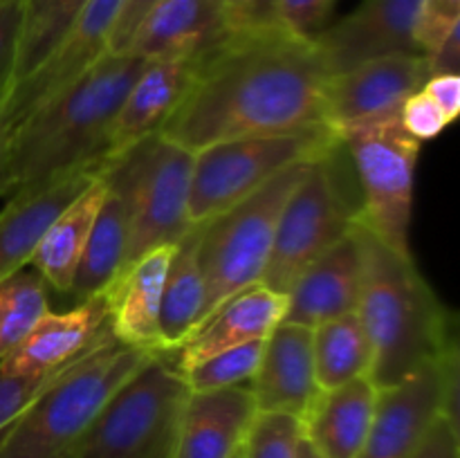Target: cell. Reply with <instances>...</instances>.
Segmentation results:
<instances>
[{"label":"cell","instance_id":"1","mask_svg":"<svg viewBox=\"0 0 460 458\" xmlns=\"http://www.w3.org/2000/svg\"><path fill=\"white\" fill-rule=\"evenodd\" d=\"M331 79L314 39L283 25L236 27L202 54L160 135L187 151L247 135L326 124Z\"/></svg>","mask_w":460,"mask_h":458},{"label":"cell","instance_id":"2","mask_svg":"<svg viewBox=\"0 0 460 458\" xmlns=\"http://www.w3.org/2000/svg\"><path fill=\"white\" fill-rule=\"evenodd\" d=\"M144 63L130 52L103 54L75 84L12 126L3 173L7 198L79 166H102L112 121Z\"/></svg>","mask_w":460,"mask_h":458},{"label":"cell","instance_id":"3","mask_svg":"<svg viewBox=\"0 0 460 458\" xmlns=\"http://www.w3.org/2000/svg\"><path fill=\"white\" fill-rule=\"evenodd\" d=\"M362 245V295L358 317L373 350L371 380L395 384L427 362L458 348L456 321L416 268L355 220Z\"/></svg>","mask_w":460,"mask_h":458},{"label":"cell","instance_id":"4","mask_svg":"<svg viewBox=\"0 0 460 458\" xmlns=\"http://www.w3.org/2000/svg\"><path fill=\"white\" fill-rule=\"evenodd\" d=\"M157 353L108 337L57 373L0 434V458H66L112 393Z\"/></svg>","mask_w":460,"mask_h":458},{"label":"cell","instance_id":"5","mask_svg":"<svg viewBox=\"0 0 460 458\" xmlns=\"http://www.w3.org/2000/svg\"><path fill=\"white\" fill-rule=\"evenodd\" d=\"M341 146L326 124L247 135L193 153L189 220L209 223L296 164L319 162Z\"/></svg>","mask_w":460,"mask_h":458},{"label":"cell","instance_id":"6","mask_svg":"<svg viewBox=\"0 0 460 458\" xmlns=\"http://www.w3.org/2000/svg\"><path fill=\"white\" fill-rule=\"evenodd\" d=\"M310 164L290 166L232 209L200 225L198 259L205 304L198 328L225 301L261 283L272 254L279 216Z\"/></svg>","mask_w":460,"mask_h":458},{"label":"cell","instance_id":"7","mask_svg":"<svg viewBox=\"0 0 460 458\" xmlns=\"http://www.w3.org/2000/svg\"><path fill=\"white\" fill-rule=\"evenodd\" d=\"M187 393L169 353L153 355L108 398L66 458H169Z\"/></svg>","mask_w":460,"mask_h":458},{"label":"cell","instance_id":"8","mask_svg":"<svg viewBox=\"0 0 460 458\" xmlns=\"http://www.w3.org/2000/svg\"><path fill=\"white\" fill-rule=\"evenodd\" d=\"M340 142L349 148L362 184L359 223L395 254L413 259L409 229L420 142L409 137L398 119L350 128Z\"/></svg>","mask_w":460,"mask_h":458},{"label":"cell","instance_id":"9","mask_svg":"<svg viewBox=\"0 0 460 458\" xmlns=\"http://www.w3.org/2000/svg\"><path fill=\"white\" fill-rule=\"evenodd\" d=\"M358 214L337 180L335 153L313 162L283 205L261 286L288 295L319 256L349 236Z\"/></svg>","mask_w":460,"mask_h":458},{"label":"cell","instance_id":"10","mask_svg":"<svg viewBox=\"0 0 460 458\" xmlns=\"http://www.w3.org/2000/svg\"><path fill=\"white\" fill-rule=\"evenodd\" d=\"M121 155L128 162L133 200L128 247L121 263L126 268L155 247L175 245L193 227L189 220L193 153L153 135Z\"/></svg>","mask_w":460,"mask_h":458},{"label":"cell","instance_id":"11","mask_svg":"<svg viewBox=\"0 0 460 458\" xmlns=\"http://www.w3.org/2000/svg\"><path fill=\"white\" fill-rule=\"evenodd\" d=\"M438 416L458 425V348L380 389L358 458H411Z\"/></svg>","mask_w":460,"mask_h":458},{"label":"cell","instance_id":"12","mask_svg":"<svg viewBox=\"0 0 460 458\" xmlns=\"http://www.w3.org/2000/svg\"><path fill=\"white\" fill-rule=\"evenodd\" d=\"M124 0H90L72 21L66 34L57 40L48 57L27 76L7 85L0 92L4 117L16 126L58 92L75 84L103 54H108L112 27H115Z\"/></svg>","mask_w":460,"mask_h":458},{"label":"cell","instance_id":"13","mask_svg":"<svg viewBox=\"0 0 460 458\" xmlns=\"http://www.w3.org/2000/svg\"><path fill=\"white\" fill-rule=\"evenodd\" d=\"M429 79L425 54H391L331 75L323 121L341 133L398 119L400 108Z\"/></svg>","mask_w":460,"mask_h":458},{"label":"cell","instance_id":"14","mask_svg":"<svg viewBox=\"0 0 460 458\" xmlns=\"http://www.w3.org/2000/svg\"><path fill=\"white\" fill-rule=\"evenodd\" d=\"M422 0H362L358 9L313 36L331 75L391 54H422L416 25Z\"/></svg>","mask_w":460,"mask_h":458},{"label":"cell","instance_id":"15","mask_svg":"<svg viewBox=\"0 0 460 458\" xmlns=\"http://www.w3.org/2000/svg\"><path fill=\"white\" fill-rule=\"evenodd\" d=\"M111 335L108 308L102 295L76 301L66 313L48 310L25 339L0 359L4 375H48L57 373L102 344Z\"/></svg>","mask_w":460,"mask_h":458},{"label":"cell","instance_id":"16","mask_svg":"<svg viewBox=\"0 0 460 458\" xmlns=\"http://www.w3.org/2000/svg\"><path fill=\"white\" fill-rule=\"evenodd\" d=\"M259 413H288L305 422L319 389L313 357V328L281 321L268 335L250 382Z\"/></svg>","mask_w":460,"mask_h":458},{"label":"cell","instance_id":"17","mask_svg":"<svg viewBox=\"0 0 460 458\" xmlns=\"http://www.w3.org/2000/svg\"><path fill=\"white\" fill-rule=\"evenodd\" d=\"M173 250L175 245H162L146 251L121 268L106 290L99 292L106 301L111 335L119 344L148 353H166L160 313Z\"/></svg>","mask_w":460,"mask_h":458},{"label":"cell","instance_id":"18","mask_svg":"<svg viewBox=\"0 0 460 458\" xmlns=\"http://www.w3.org/2000/svg\"><path fill=\"white\" fill-rule=\"evenodd\" d=\"M254 416L250 384L189 391L175 420L169 458H234Z\"/></svg>","mask_w":460,"mask_h":458},{"label":"cell","instance_id":"19","mask_svg":"<svg viewBox=\"0 0 460 458\" xmlns=\"http://www.w3.org/2000/svg\"><path fill=\"white\" fill-rule=\"evenodd\" d=\"M234 27L223 0H157L142 18L126 52L151 58H200Z\"/></svg>","mask_w":460,"mask_h":458},{"label":"cell","instance_id":"20","mask_svg":"<svg viewBox=\"0 0 460 458\" xmlns=\"http://www.w3.org/2000/svg\"><path fill=\"white\" fill-rule=\"evenodd\" d=\"M362 245L355 225L349 236L319 256L288 292L283 321L314 328L328 319L358 313L362 295Z\"/></svg>","mask_w":460,"mask_h":458},{"label":"cell","instance_id":"21","mask_svg":"<svg viewBox=\"0 0 460 458\" xmlns=\"http://www.w3.org/2000/svg\"><path fill=\"white\" fill-rule=\"evenodd\" d=\"M198 58H151L126 92L112 121L106 160L160 135L191 85Z\"/></svg>","mask_w":460,"mask_h":458},{"label":"cell","instance_id":"22","mask_svg":"<svg viewBox=\"0 0 460 458\" xmlns=\"http://www.w3.org/2000/svg\"><path fill=\"white\" fill-rule=\"evenodd\" d=\"M286 310V295L256 283L211 313L200 328H196L178 348L171 350V362L180 373H184L193 364L216 353L250 341L268 339L270 332L283 321Z\"/></svg>","mask_w":460,"mask_h":458},{"label":"cell","instance_id":"23","mask_svg":"<svg viewBox=\"0 0 460 458\" xmlns=\"http://www.w3.org/2000/svg\"><path fill=\"white\" fill-rule=\"evenodd\" d=\"M102 175L106 191L72 283L70 295L75 296V304L106 290L108 283L119 272L128 247L133 200H130V171L126 157L119 153L103 162Z\"/></svg>","mask_w":460,"mask_h":458},{"label":"cell","instance_id":"24","mask_svg":"<svg viewBox=\"0 0 460 458\" xmlns=\"http://www.w3.org/2000/svg\"><path fill=\"white\" fill-rule=\"evenodd\" d=\"M102 166H79L9 196L0 211V283L30 265L36 242L49 220L93 182Z\"/></svg>","mask_w":460,"mask_h":458},{"label":"cell","instance_id":"25","mask_svg":"<svg viewBox=\"0 0 460 458\" xmlns=\"http://www.w3.org/2000/svg\"><path fill=\"white\" fill-rule=\"evenodd\" d=\"M380 389L371 377L322 391L317 404L305 418V440L319 458H358L367 443L376 416Z\"/></svg>","mask_w":460,"mask_h":458},{"label":"cell","instance_id":"26","mask_svg":"<svg viewBox=\"0 0 460 458\" xmlns=\"http://www.w3.org/2000/svg\"><path fill=\"white\" fill-rule=\"evenodd\" d=\"M103 169V166H102ZM106 182L99 171L93 182L76 193L40 233L30 259V268L39 272L45 286L54 287L61 295H70L76 269L84 259L94 218L102 207Z\"/></svg>","mask_w":460,"mask_h":458},{"label":"cell","instance_id":"27","mask_svg":"<svg viewBox=\"0 0 460 458\" xmlns=\"http://www.w3.org/2000/svg\"><path fill=\"white\" fill-rule=\"evenodd\" d=\"M200 225H193L178 242L166 269L164 295H162L160 328L166 353L178 348L198 328L205 304V283H202L200 259Z\"/></svg>","mask_w":460,"mask_h":458},{"label":"cell","instance_id":"28","mask_svg":"<svg viewBox=\"0 0 460 458\" xmlns=\"http://www.w3.org/2000/svg\"><path fill=\"white\" fill-rule=\"evenodd\" d=\"M313 357L319 389L331 391L358 377H371L373 350L358 313L313 328Z\"/></svg>","mask_w":460,"mask_h":458},{"label":"cell","instance_id":"29","mask_svg":"<svg viewBox=\"0 0 460 458\" xmlns=\"http://www.w3.org/2000/svg\"><path fill=\"white\" fill-rule=\"evenodd\" d=\"M88 3L90 0H27L16 70L7 85L30 75L48 57L49 49L66 34L67 27Z\"/></svg>","mask_w":460,"mask_h":458},{"label":"cell","instance_id":"30","mask_svg":"<svg viewBox=\"0 0 460 458\" xmlns=\"http://www.w3.org/2000/svg\"><path fill=\"white\" fill-rule=\"evenodd\" d=\"M49 308L48 286L25 265L0 283V359L12 353Z\"/></svg>","mask_w":460,"mask_h":458},{"label":"cell","instance_id":"31","mask_svg":"<svg viewBox=\"0 0 460 458\" xmlns=\"http://www.w3.org/2000/svg\"><path fill=\"white\" fill-rule=\"evenodd\" d=\"M265 339L250 341V344L227 348L216 353L202 362L193 364L182 373L189 391H218L229 386L250 384L259 368L261 355H263Z\"/></svg>","mask_w":460,"mask_h":458},{"label":"cell","instance_id":"32","mask_svg":"<svg viewBox=\"0 0 460 458\" xmlns=\"http://www.w3.org/2000/svg\"><path fill=\"white\" fill-rule=\"evenodd\" d=\"M304 436L299 418L256 411L243 443V458H296Z\"/></svg>","mask_w":460,"mask_h":458},{"label":"cell","instance_id":"33","mask_svg":"<svg viewBox=\"0 0 460 458\" xmlns=\"http://www.w3.org/2000/svg\"><path fill=\"white\" fill-rule=\"evenodd\" d=\"M456 27H460V0H422L416 25L418 49L422 54L434 52Z\"/></svg>","mask_w":460,"mask_h":458},{"label":"cell","instance_id":"34","mask_svg":"<svg viewBox=\"0 0 460 458\" xmlns=\"http://www.w3.org/2000/svg\"><path fill=\"white\" fill-rule=\"evenodd\" d=\"M398 121L400 126H402L404 133L420 144L436 139L449 126V121L445 119L443 112H440L438 106L427 97L422 88L404 101V106L400 108Z\"/></svg>","mask_w":460,"mask_h":458},{"label":"cell","instance_id":"35","mask_svg":"<svg viewBox=\"0 0 460 458\" xmlns=\"http://www.w3.org/2000/svg\"><path fill=\"white\" fill-rule=\"evenodd\" d=\"M57 373H48V375H4L0 373V434L25 411L27 404L48 386V382Z\"/></svg>","mask_w":460,"mask_h":458},{"label":"cell","instance_id":"36","mask_svg":"<svg viewBox=\"0 0 460 458\" xmlns=\"http://www.w3.org/2000/svg\"><path fill=\"white\" fill-rule=\"evenodd\" d=\"M27 0H0V92L16 70Z\"/></svg>","mask_w":460,"mask_h":458},{"label":"cell","instance_id":"37","mask_svg":"<svg viewBox=\"0 0 460 458\" xmlns=\"http://www.w3.org/2000/svg\"><path fill=\"white\" fill-rule=\"evenodd\" d=\"M337 0H279V22L286 30L313 39L323 30Z\"/></svg>","mask_w":460,"mask_h":458},{"label":"cell","instance_id":"38","mask_svg":"<svg viewBox=\"0 0 460 458\" xmlns=\"http://www.w3.org/2000/svg\"><path fill=\"white\" fill-rule=\"evenodd\" d=\"M411 458H460V434L456 422L445 416L436 418Z\"/></svg>","mask_w":460,"mask_h":458},{"label":"cell","instance_id":"39","mask_svg":"<svg viewBox=\"0 0 460 458\" xmlns=\"http://www.w3.org/2000/svg\"><path fill=\"white\" fill-rule=\"evenodd\" d=\"M157 0H124L119 9V16H117L115 27H112L111 34V45H108V52L121 54L128 49L130 39H133L135 30L142 22V18L155 7Z\"/></svg>","mask_w":460,"mask_h":458},{"label":"cell","instance_id":"40","mask_svg":"<svg viewBox=\"0 0 460 458\" xmlns=\"http://www.w3.org/2000/svg\"><path fill=\"white\" fill-rule=\"evenodd\" d=\"M427 97L438 106V110L443 112L445 119L452 124L456 121L460 112V76L458 75H438L429 76L422 85Z\"/></svg>","mask_w":460,"mask_h":458},{"label":"cell","instance_id":"41","mask_svg":"<svg viewBox=\"0 0 460 458\" xmlns=\"http://www.w3.org/2000/svg\"><path fill=\"white\" fill-rule=\"evenodd\" d=\"M427 67H429V76L438 75H458L460 67V27L449 31L447 39L434 49V52L425 54Z\"/></svg>","mask_w":460,"mask_h":458},{"label":"cell","instance_id":"42","mask_svg":"<svg viewBox=\"0 0 460 458\" xmlns=\"http://www.w3.org/2000/svg\"><path fill=\"white\" fill-rule=\"evenodd\" d=\"M279 22V0H245L241 27H272Z\"/></svg>","mask_w":460,"mask_h":458},{"label":"cell","instance_id":"43","mask_svg":"<svg viewBox=\"0 0 460 458\" xmlns=\"http://www.w3.org/2000/svg\"><path fill=\"white\" fill-rule=\"evenodd\" d=\"M9 135H12V126H9L7 117H4L3 101H0V198L7 196V191H4V180H3V173H4V157H7Z\"/></svg>","mask_w":460,"mask_h":458},{"label":"cell","instance_id":"44","mask_svg":"<svg viewBox=\"0 0 460 458\" xmlns=\"http://www.w3.org/2000/svg\"><path fill=\"white\" fill-rule=\"evenodd\" d=\"M225 7H227L229 16H232L234 27H241V12H243V3L245 0H223Z\"/></svg>","mask_w":460,"mask_h":458},{"label":"cell","instance_id":"45","mask_svg":"<svg viewBox=\"0 0 460 458\" xmlns=\"http://www.w3.org/2000/svg\"><path fill=\"white\" fill-rule=\"evenodd\" d=\"M296 458H319V454L314 452L313 445H310L308 440H305V436H304V440H301L299 454H296Z\"/></svg>","mask_w":460,"mask_h":458},{"label":"cell","instance_id":"46","mask_svg":"<svg viewBox=\"0 0 460 458\" xmlns=\"http://www.w3.org/2000/svg\"><path fill=\"white\" fill-rule=\"evenodd\" d=\"M234 458H243V447L238 449V452H236V456H234Z\"/></svg>","mask_w":460,"mask_h":458}]
</instances>
